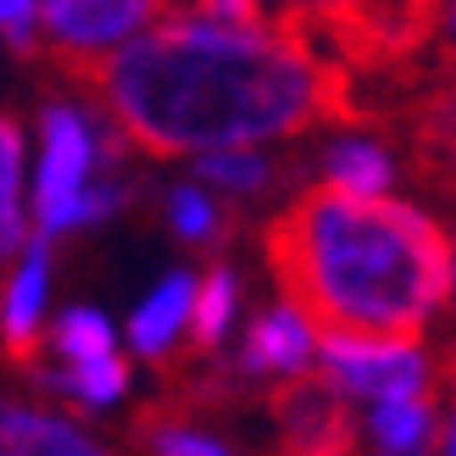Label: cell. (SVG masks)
I'll return each instance as SVG.
<instances>
[{
	"instance_id": "obj_1",
	"label": "cell",
	"mask_w": 456,
	"mask_h": 456,
	"mask_svg": "<svg viewBox=\"0 0 456 456\" xmlns=\"http://www.w3.org/2000/svg\"><path fill=\"white\" fill-rule=\"evenodd\" d=\"M84 78H95L111 123L151 156L284 140L334 111V84L301 28H267L262 17H156Z\"/></svg>"
},
{
	"instance_id": "obj_2",
	"label": "cell",
	"mask_w": 456,
	"mask_h": 456,
	"mask_svg": "<svg viewBox=\"0 0 456 456\" xmlns=\"http://www.w3.org/2000/svg\"><path fill=\"white\" fill-rule=\"evenodd\" d=\"M267 267L317 334L412 339L456 284V250L435 217L390 195L306 190L267 223Z\"/></svg>"
},
{
	"instance_id": "obj_3",
	"label": "cell",
	"mask_w": 456,
	"mask_h": 456,
	"mask_svg": "<svg viewBox=\"0 0 456 456\" xmlns=\"http://www.w3.org/2000/svg\"><path fill=\"white\" fill-rule=\"evenodd\" d=\"M39 190H34V212L45 234H61V228L95 223L118 207V190L111 184H89L101 151H111V134H95V123L84 118V106L73 101H51L39 111Z\"/></svg>"
},
{
	"instance_id": "obj_4",
	"label": "cell",
	"mask_w": 456,
	"mask_h": 456,
	"mask_svg": "<svg viewBox=\"0 0 456 456\" xmlns=\"http://www.w3.org/2000/svg\"><path fill=\"white\" fill-rule=\"evenodd\" d=\"M156 22V0H45V45L73 73H89Z\"/></svg>"
},
{
	"instance_id": "obj_5",
	"label": "cell",
	"mask_w": 456,
	"mask_h": 456,
	"mask_svg": "<svg viewBox=\"0 0 456 456\" xmlns=\"http://www.w3.org/2000/svg\"><path fill=\"white\" fill-rule=\"evenodd\" d=\"M295 28H329L362 56H390L428 28L435 0H284Z\"/></svg>"
},
{
	"instance_id": "obj_6",
	"label": "cell",
	"mask_w": 456,
	"mask_h": 456,
	"mask_svg": "<svg viewBox=\"0 0 456 456\" xmlns=\"http://www.w3.org/2000/svg\"><path fill=\"white\" fill-rule=\"evenodd\" d=\"M323 368L339 379L346 395H373V401H401L423 395V356L412 339H362V334H317Z\"/></svg>"
},
{
	"instance_id": "obj_7",
	"label": "cell",
	"mask_w": 456,
	"mask_h": 456,
	"mask_svg": "<svg viewBox=\"0 0 456 456\" xmlns=\"http://www.w3.org/2000/svg\"><path fill=\"white\" fill-rule=\"evenodd\" d=\"M306 329L312 323L295 306L256 317V329H250V339H245V373H295L306 362V346H312Z\"/></svg>"
},
{
	"instance_id": "obj_8",
	"label": "cell",
	"mask_w": 456,
	"mask_h": 456,
	"mask_svg": "<svg viewBox=\"0 0 456 456\" xmlns=\"http://www.w3.org/2000/svg\"><path fill=\"white\" fill-rule=\"evenodd\" d=\"M195 289H200V284L190 279V273H173V279L156 289L140 312H134V329H128V334H134V351H145V356L162 351L167 339L195 317Z\"/></svg>"
},
{
	"instance_id": "obj_9",
	"label": "cell",
	"mask_w": 456,
	"mask_h": 456,
	"mask_svg": "<svg viewBox=\"0 0 456 456\" xmlns=\"http://www.w3.org/2000/svg\"><path fill=\"white\" fill-rule=\"evenodd\" d=\"M6 456H106L73 423L45 418V412H6Z\"/></svg>"
},
{
	"instance_id": "obj_10",
	"label": "cell",
	"mask_w": 456,
	"mask_h": 456,
	"mask_svg": "<svg viewBox=\"0 0 456 456\" xmlns=\"http://www.w3.org/2000/svg\"><path fill=\"white\" fill-rule=\"evenodd\" d=\"M373 440L379 456H428L435 445V418L418 395H401V401H379L373 406Z\"/></svg>"
},
{
	"instance_id": "obj_11",
	"label": "cell",
	"mask_w": 456,
	"mask_h": 456,
	"mask_svg": "<svg viewBox=\"0 0 456 456\" xmlns=\"http://www.w3.org/2000/svg\"><path fill=\"white\" fill-rule=\"evenodd\" d=\"M323 173H329V184L346 190V195H384L390 178H395L390 156H384L373 140H339V145H329Z\"/></svg>"
},
{
	"instance_id": "obj_12",
	"label": "cell",
	"mask_w": 456,
	"mask_h": 456,
	"mask_svg": "<svg viewBox=\"0 0 456 456\" xmlns=\"http://www.w3.org/2000/svg\"><path fill=\"white\" fill-rule=\"evenodd\" d=\"M39 301H45V240H28V256H22L17 279L6 289V346H12V356L34 346Z\"/></svg>"
},
{
	"instance_id": "obj_13",
	"label": "cell",
	"mask_w": 456,
	"mask_h": 456,
	"mask_svg": "<svg viewBox=\"0 0 456 456\" xmlns=\"http://www.w3.org/2000/svg\"><path fill=\"white\" fill-rule=\"evenodd\" d=\"M195 173H200V184H217V190H234V195H256L267 178H273V167L262 162L250 145H223V151H200V162H195Z\"/></svg>"
},
{
	"instance_id": "obj_14",
	"label": "cell",
	"mask_w": 456,
	"mask_h": 456,
	"mask_svg": "<svg viewBox=\"0 0 456 456\" xmlns=\"http://www.w3.org/2000/svg\"><path fill=\"white\" fill-rule=\"evenodd\" d=\"M17 190H22V134H17V123H6L0 128V245L6 250L22 245V200H17Z\"/></svg>"
},
{
	"instance_id": "obj_15",
	"label": "cell",
	"mask_w": 456,
	"mask_h": 456,
	"mask_svg": "<svg viewBox=\"0 0 456 456\" xmlns=\"http://www.w3.org/2000/svg\"><path fill=\"white\" fill-rule=\"evenodd\" d=\"M56 346L67 362H95V356H111V329H106V317L101 312H67L61 323H56Z\"/></svg>"
},
{
	"instance_id": "obj_16",
	"label": "cell",
	"mask_w": 456,
	"mask_h": 456,
	"mask_svg": "<svg viewBox=\"0 0 456 456\" xmlns=\"http://www.w3.org/2000/svg\"><path fill=\"white\" fill-rule=\"evenodd\" d=\"M228 312H234V279L217 267V273H207V279H200V289H195V317H190V323H195V346H217Z\"/></svg>"
},
{
	"instance_id": "obj_17",
	"label": "cell",
	"mask_w": 456,
	"mask_h": 456,
	"mask_svg": "<svg viewBox=\"0 0 456 456\" xmlns=\"http://www.w3.org/2000/svg\"><path fill=\"white\" fill-rule=\"evenodd\" d=\"M167 223H173L184 240H200V245L223 234V212L212 207V195L195 190V184H184V190L167 195Z\"/></svg>"
},
{
	"instance_id": "obj_18",
	"label": "cell",
	"mask_w": 456,
	"mask_h": 456,
	"mask_svg": "<svg viewBox=\"0 0 456 456\" xmlns=\"http://www.w3.org/2000/svg\"><path fill=\"white\" fill-rule=\"evenodd\" d=\"M61 384H67L73 395L106 406V401H118V395H123L128 368H123L118 356H95V362H73V373H61Z\"/></svg>"
},
{
	"instance_id": "obj_19",
	"label": "cell",
	"mask_w": 456,
	"mask_h": 456,
	"mask_svg": "<svg viewBox=\"0 0 456 456\" xmlns=\"http://www.w3.org/2000/svg\"><path fill=\"white\" fill-rule=\"evenodd\" d=\"M0 28L12 51H34L45 39V0H0Z\"/></svg>"
},
{
	"instance_id": "obj_20",
	"label": "cell",
	"mask_w": 456,
	"mask_h": 456,
	"mask_svg": "<svg viewBox=\"0 0 456 456\" xmlns=\"http://www.w3.org/2000/svg\"><path fill=\"white\" fill-rule=\"evenodd\" d=\"M156 456H223V445L195 440V435H178V428H162V435H156Z\"/></svg>"
},
{
	"instance_id": "obj_21",
	"label": "cell",
	"mask_w": 456,
	"mask_h": 456,
	"mask_svg": "<svg viewBox=\"0 0 456 456\" xmlns=\"http://www.w3.org/2000/svg\"><path fill=\"white\" fill-rule=\"evenodd\" d=\"M200 12H217V17H262V0H200Z\"/></svg>"
},
{
	"instance_id": "obj_22",
	"label": "cell",
	"mask_w": 456,
	"mask_h": 456,
	"mask_svg": "<svg viewBox=\"0 0 456 456\" xmlns=\"http://www.w3.org/2000/svg\"><path fill=\"white\" fill-rule=\"evenodd\" d=\"M440 28H445V39L456 45V0H440Z\"/></svg>"
},
{
	"instance_id": "obj_23",
	"label": "cell",
	"mask_w": 456,
	"mask_h": 456,
	"mask_svg": "<svg viewBox=\"0 0 456 456\" xmlns=\"http://www.w3.org/2000/svg\"><path fill=\"white\" fill-rule=\"evenodd\" d=\"M445 456H456V418H451V435H445Z\"/></svg>"
},
{
	"instance_id": "obj_24",
	"label": "cell",
	"mask_w": 456,
	"mask_h": 456,
	"mask_svg": "<svg viewBox=\"0 0 456 456\" xmlns=\"http://www.w3.org/2000/svg\"><path fill=\"white\" fill-rule=\"evenodd\" d=\"M451 301H456V284H451Z\"/></svg>"
},
{
	"instance_id": "obj_25",
	"label": "cell",
	"mask_w": 456,
	"mask_h": 456,
	"mask_svg": "<svg viewBox=\"0 0 456 456\" xmlns=\"http://www.w3.org/2000/svg\"><path fill=\"white\" fill-rule=\"evenodd\" d=\"M451 111H456V106H451Z\"/></svg>"
}]
</instances>
